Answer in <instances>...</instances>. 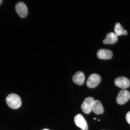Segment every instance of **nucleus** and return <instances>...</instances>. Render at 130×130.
I'll list each match as a JSON object with an SVG mask.
<instances>
[{"instance_id": "nucleus-1", "label": "nucleus", "mask_w": 130, "mask_h": 130, "mask_svg": "<svg viewBox=\"0 0 130 130\" xmlns=\"http://www.w3.org/2000/svg\"><path fill=\"white\" fill-rule=\"evenodd\" d=\"M6 102L7 105L13 109H17L22 104L20 97L15 94H11L6 97Z\"/></svg>"}, {"instance_id": "nucleus-2", "label": "nucleus", "mask_w": 130, "mask_h": 130, "mask_svg": "<svg viewBox=\"0 0 130 130\" xmlns=\"http://www.w3.org/2000/svg\"><path fill=\"white\" fill-rule=\"evenodd\" d=\"M101 80V77L99 75L92 74L89 76L86 84L87 87L89 88H94L100 84Z\"/></svg>"}, {"instance_id": "nucleus-3", "label": "nucleus", "mask_w": 130, "mask_h": 130, "mask_svg": "<svg viewBox=\"0 0 130 130\" xmlns=\"http://www.w3.org/2000/svg\"><path fill=\"white\" fill-rule=\"evenodd\" d=\"M130 99V93L127 90H122L119 93L116 99L117 103L122 105L126 103Z\"/></svg>"}, {"instance_id": "nucleus-4", "label": "nucleus", "mask_w": 130, "mask_h": 130, "mask_svg": "<svg viewBox=\"0 0 130 130\" xmlns=\"http://www.w3.org/2000/svg\"><path fill=\"white\" fill-rule=\"evenodd\" d=\"M94 100L93 98L89 97L86 98L82 105L81 108L84 113L89 114L92 111V107Z\"/></svg>"}, {"instance_id": "nucleus-5", "label": "nucleus", "mask_w": 130, "mask_h": 130, "mask_svg": "<svg viewBox=\"0 0 130 130\" xmlns=\"http://www.w3.org/2000/svg\"><path fill=\"white\" fill-rule=\"evenodd\" d=\"M15 9L18 14L23 18L26 17L28 14V9L25 4L23 2H19L16 4Z\"/></svg>"}, {"instance_id": "nucleus-6", "label": "nucleus", "mask_w": 130, "mask_h": 130, "mask_svg": "<svg viewBox=\"0 0 130 130\" xmlns=\"http://www.w3.org/2000/svg\"><path fill=\"white\" fill-rule=\"evenodd\" d=\"M75 123L76 125L82 130H88V129L87 122L82 115L80 114L77 115L74 118Z\"/></svg>"}, {"instance_id": "nucleus-7", "label": "nucleus", "mask_w": 130, "mask_h": 130, "mask_svg": "<svg viewBox=\"0 0 130 130\" xmlns=\"http://www.w3.org/2000/svg\"><path fill=\"white\" fill-rule=\"evenodd\" d=\"M115 85L117 87L123 89H126L130 86V82L127 78L121 77L117 78L115 81Z\"/></svg>"}, {"instance_id": "nucleus-8", "label": "nucleus", "mask_w": 130, "mask_h": 130, "mask_svg": "<svg viewBox=\"0 0 130 130\" xmlns=\"http://www.w3.org/2000/svg\"><path fill=\"white\" fill-rule=\"evenodd\" d=\"M113 53L111 51L105 49L99 50L97 53V56L100 59L108 60L111 59L113 56Z\"/></svg>"}, {"instance_id": "nucleus-9", "label": "nucleus", "mask_w": 130, "mask_h": 130, "mask_svg": "<svg viewBox=\"0 0 130 130\" xmlns=\"http://www.w3.org/2000/svg\"><path fill=\"white\" fill-rule=\"evenodd\" d=\"M72 79L75 83L77 85H81L84 84L85 81V75L83 72L78 71L73 76Z\"/></svg>"}, {"instance_id": "nucleus-10", "label": "nucleus", "mask_w": 130, "mask_h": 130, "mask_svg": "<svg viewBox=\"0 0 130 130\" xmlns=\"http://www.w3.org/2000/svg\"><path fill=\"white\" fill-rule=\"evenodd\" d=\"M92 111L97 115L101 114L104 112V110L103 106L100 101H94L92 105Z\"/></svg>"}, {"instance_id": "nucleus-11", "label": "nucleus", "mask_w": 130, "mask_h": 130, "mask_svg": "<svg viewBox=\"0 0 130 130\" xmlns=\"http://www.w3.org/2000/svg\"><path fill=\"white\" fill-rule=\"evenodd\" d=\"M118 36L113 32H111L107 34L106 37L103 41L105 44H114L118 41Z\"/></svg>"}, {"instance_id": "nucleus-12", "label": "nucleus", "mask_w": 130, "mask_h": 130, "mask_svg": "<svg viewBox=\"0 0 130 130\" xmlns=\"http://www.w3.org/2000/svg\"><path fill=\"white\" fill-rule=\"evenodd\" d=\"M114 31L115 34L117 36L122 35H126L127 34V31L123 29L121 24L118 22L115 24Z\"/></svg>"}, {"instance_id": "nucleus-13", "label": "nucleus", "mask_w": 130, "mask_h": 130, "mask_svg": "<svg viewBox=\"0 0 130 130\" xmlns=\"http://www.w3.org/2000/svg\"><path fill=\"white\" fill-rule=\"evenodd\" d=\"M126 119L127 121L130 125V111L128 112L126 116Z\"/></svg>"}, {"instance_id": "nucleus-14", "label": "nucleus", "mask_w": 130, "mask_h": 130, "mask_svg": "<svg viewBox=\"0 0 130 130\" xmlns=\"http://www.w3.org/2000/svg\"><path fill=\"white\" fill-rule=\"evenodd\" d=\"M2 2L3 1H2V0H0V5H1L2 4Z\"/></svg>"}, {"instance_id": "nucleus-15", "label": "nucleus", "mask_w": 130, "mask_h": 130, "mask_svg": "<svg viewBox=\"0 0 130 130\" xmlns=\"http://www.w3.org/2000/svg\"><path fill=\"white\" fill-rule=\"evenodd\" d=\"M43 130H49L48 129H43Z\"/></svg>"}, {"instance_id": "nucleus-16", "label": "nucleus", "mask_w": 130, "mask_h": 130, "mask_svg": "<svg viewBox=\"0 0 130 130\" xmlns=\"http://www.w3.org/2000/svg\"><path fill=\"white\" fill-rule=\"evenodd\" d=\"M94 119L96 120V118H94Z\"/></svg>"}]
</instances>
